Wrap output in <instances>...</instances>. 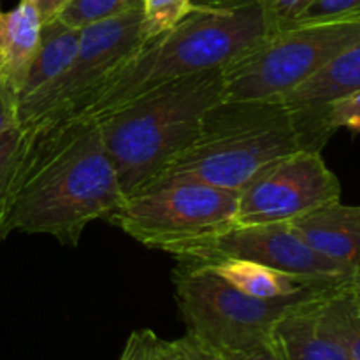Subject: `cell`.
<instances>
[{"instance_id": "obj_1", "label": "cell", "mask_w": 360, "mask_h": 360, "mask_svg": "<svg viewBox=\"0 0 360 360\" xmlns=\"http://www.w3.org/2000/svg\"><path fill=\"white\" fill-rule=\"evenodd\" d=\"M13 183L11 231L76 246L84 229L125 200L97 120L84 116L23 127Z\"/></svg>"}, {"instance_id": "obj_2", "label": "cell", "mask_w": 360, "mask_h": 360, "mask_svg": "<svg viewBox=\"0 0 360 360\" xmlns=\"http://www.w3.org/2000/svg\"><path fill=\"white\" fill-rule=\"evenodd\" d=\"M276 27L255 0L195 4L174 28L148 41L72 116L101 120L160 84L225 69Z\"/></svg>"}, {"instance_id": "obj_3", "label": "cell", "mask_w": 360, "mask_h": 360, "mask_svg": "<svg viewBox=\"0 0 360 360\" xmlns=\"http://www.w3.org/2000/svg\"><path fill=\"white\" fill-rule=\"evenodd\" d=\"M299 150L304 144L283 102L224 98L204 115L188 146L144 190L167 181H199L239 193Z\"/></svg>"}, {"instance_id": "obj_4", "label": "cell", "mask_w": 360, "mask_h": 360, "mask_svg": "<svg viewBox=\"0 0 360 360\" xmlns=\"http://www.w3.org/2000/svg\"><path fill=\"white\" fill-rule=\"evenodd\" d=\"M224 98V69H214L160 84L97 120L123 195L143 192Z\"/></svg>"}, {"instance_id": "obj_5", "label": "cell", "mask_w": 360, "mask_h": 360, "mask_svg": "<svg viewBox=\"0 0 360 360\" xmlns=\"http://www.w3.org/2000/svg\"><path fill=\"white\" fill-rule=\"evenodd\" d=\"M359 41L360 16L280 25L225 67V98L283 101L334 56Z\"/></svg>"}, {"instance_id": "obj_6", "label": "cell", "mask_w": 360, "mask_h": 360, "mask_svg": "<svg viewBox=\"0 0 360 360\" xmlns=\"http://www.w3.org/2000/svg\"><path fill=\"white\" fill-rule=\"evenodd\" d=\"M178 262L172 281L176 304L186 333L200 338L220 354L266 347L274 323L288 309L299 302L316 299L253 297L232 287L206 264Z\"/></svg>"}, {"instance_id": "obj_7", "label": "cell", "mask_w": 360, "mask_h": 360, "mask_svg": "<svg viewBox=\"0 0 360 360\" xmlns=\"http://www.w3.org/2000/svg\"><path fill=\"white\" fill-rule=\"evenodd\" d=\"M239 193L199 181H167L125 197L108 218L148 248L174 255L236 224Z\"/></svg>"}, {"instance_id": "obj_8", "label": "cell", "mask_w": 360, "mask_h": 360, "mask_svg": "<svg viewBox=\"0 0 360 360\" xmlns=\"http://www.w3.org/2000/svg\"><path fill=\"white\" fill-rule=\"evenodd\" d=\"M148 42L143 4L81 30L69 65L28 97L20 98V127L76 115L77 109Z\"/></svg>"}, {"instance_id": "obj_9", "label": "cell", "mask_w": 360, "mask_h": 360, "mask_svg": "<svg viewBox=\"0 0 360 360\" xmlns=\"http://www.w3.org/2000/svg\"><path fill=\"white\" fill-rule=\"evenodd\" d=\"M341 183L320 151L299 150L278 160L239 192L238 225L292 221L340 202Z\"/></svg>"}, {"instance_id": "obj_10", "label": "cell", "mask_w": 360, "mask_h": 360, "mask_svg": "<svg viewBox=\"0 0 360 360\" xmlns=\"http://www.w3.org/2000/svg\"><path fill=\"white\" fill-rule=\"evenodd\" d=\"M183 262L210 264L239 259L274 269L326 280H347L352 269L326 259L295 232L288 221L260 225L234 224L211 238L190 243L174 253Z\"/></svg>"}, {"instance_id": "obj_11", "label": "cell", "mask_w": 360, "mask_h": 360, "mask_svg": "<svg viewBox=\"0 0 360 360\" xmlns=\"http://www.w3.org/2000/svg\"><path fill=\"white\" fill-rule=\"evenodd\" d=\"M359 90L360 41L334 56L281 101L290 111L304 150L322 151L334 134L327 125V111L334 102Z\"/></svg>"}, {"instance_id": "obj_12", "label": "cell", "mask_w": 360, "mask_h": 360, "mask_svg": "<svg viewBox=\"0 0 360 360\" xmlns=\"http://www.w3.org/2000/svg\"><path fill=\"white\" fill-rule=\"evenodd\" d=\"M218 276L245 294L259 299L287 297H322L333 295L347 287L348 280H326V278L304 276L287 273L264 264L250 260L227 259L206 264Z\"/></svg>"}, {"instance_id": "obj_13", "label": "cell", "mask_w": 360, "mask_h": 360, "mask_svg": "<svg viewBox=\"0 0 360 360\" xmlns=\"http://www.w3.org/2000/svg\"><path fill=\"white\" fill-rule=\"evenodd\" d=\"M327 297L299 302L274 323L271 330L269 347L273 348L278 359L348 360L343 347L338 343V340L323 322L322 304Z\"/></svg>"}, {"instance_id": "obj_14", "label": "cell", "mask_w": 360, "mask_h": 360, "mask_svg": "<svg viewBox=\"0 0 360 360\" xmlns=\"http://www.w3.org/2000/svg\"><path fill=\"white\" fill-rule=\"evenodd\" d=\"M315 252L345 267L360 262V206L333 202L288 221Z\"/></svg>"}, {"instance_id": "obj_15", "label": "cell", "mask_w": 360, "mask_h": 360, "mask_svg": "<svg viewBox=\"0 0 360 360\" xmlns=\"http://www.w3.org/2000/svg\"><path fill=\"white\" fill-rule=\"evenodd\" d=\"M42 21L30 0H20L16 7H0V77L20 94L28 67L37 51Z\"/></svg>"}, {"instance_id": "obj_16", "label": "cell", "mask_w": 360, "mask_h": 360, "mask_svg": "<svg viewBox=\"0 0 360 360\" xmlns=\"http://www.w3.org/2000/svg\"><path fill=\"white\" fill-rule=\"evenodd\" d=\"M79 37V28L69 27L58 18L42 23L37 51L28 67L25 83L18 94V101L32 95L63 72L76 53Z\"/></svg>"}, {"instance_id": "obj_17", "label": "cell", "mask_w": 360, "mask_h": 360, "mask_svg": "<svg viewBox=\"0 0 360 360\" xmlns=\"http://www.w3.org/2000/svg\"><path fill=\"white\" fill-rule=\"evenodd\" d=\"M347 287L323 301L322 316L348 360H360V313L348 299Z\"/></svg>"}, {"instance_id": "obj_18", "label": "cell", "mask_w": 360, "mask_h": 360, "mask_svg": "<svg viewBox=\"0 0 360 360\" xmlns=\"http://www.w3.org/2000/svg\"><path fill=\"white\" fill-rule=\"evenodd\" d=\"M23 127L0 136V243L11 234V206H13V183L23 146Z\"/></svg>"}, {"instance_id": "obj_19", "label": "cell", "mask_w": 360, "mask_h": 360, "mask_svg": "<svg viewBox=\"0 0 360 360\" xmlns=\"http://www.w3.org/2000/svg\"><path fill=\"white\" fill-rule=\"evenodd\" d=\"M137 6H141V0H69L56 18L69 27L83 30L90 25L120 16Z\"/></svg>"}, {"instance_id": "obj_20", "label": "cell", "mask_w": 360, "mask_h": 360, "mask_svg": "<svg viewBox=\"0 0 360 360\" xmlns=\"http://www.w3.org/2000/svg\"><path fill=\"white\" fill-rule=\"evenodd\" d=\"M141 4L148 41L174 28L195 6L193 0H141Z\"/></svg>"}, {"instance_id": "obj_21", "label": "cell", "mask_w": 360, "mask_h": 360, "mask_svg": "<svg viewBox=\"0 0 360 360\" xmlns=\"http://www.w3.org/2000/svg\"><path fill=\"white\" fill-rule=\"evenodd\" d=\"M160 350L164 360H224L217 348L190 333L172 341L160 340Z\"/></svg>"}, {"instance_id": "obj_22", "label": "cell", "mask_w": 360, "mask_h": 360, "mask_svg": "<svg viewBox=\"0 0 360 360\" xmlns=\"http://www.w3.org/2000/svg\"><path fill=\"white\" fill-rule=\"evenodd\" d=\"M360 16V0H315L290 23L334 21Z\"/></svg>"}, {"instance_id": "obj_23", "label": "cell", "mask_w": 360, "mask_h": 360, "mask_svg": "<svg viewBox=\"0 0 360 360\" xmlns=\"http://www.w3.org/2000/svg\"><path fill=\"white\" fill-rule=\"evenodd\" d=\"M327 125L333 132L338 129H348L352 132H360V90L348 97L340 98L329 108L326 115Z\"/></svg>"}, {"instance_id": "obj_24", "label": "cell", "mask_w": 360, "mask_h": 360, "mask_svg": "<svg viewBox=\"0 0 360 360\" xmlns=\"http://www.w3.org/2000/svg\"><path fill=\"white\" fill-rule=\"evenodd\" d=\"M267 14L274 20V23L287 25L294 21L302 11L311 6L315 0H255Z\"/></svg>"}, {"instance_id": "obj_25", "label": "cell", "mask_w": 360, "mask_h": 360, "mask_svg": "<svg viewBox=\"0 0 360 360\" xmlns=\"http://www.w3.org/2000/svg\"><path fill=\"white\" fill-rule=\"evenodd\" d=\"M18 105V91L4 77H0V136L20 127Z\"/></svg>"}, {"instance_id": "obj_26", "label": "cell", "mask_w": 360, "mask_h": 360, "mask_svg": "<svg viewBox=\"0 0 360 360\" xmlns=\"http://www.w3.org/2000/svg\"><path fill=\"white\" fill-rule=\"evenodd\" d=\"M157 338V334L148 329L134 330L127 340L120 360H150Z\"/></svg>"}, {"instance_id": "obj_27", "label": "cell", "mask_w": 360, "mask_h": 360, "mask_svg": "<svg viewBox=\"0 0 360 360\" xmlns=\"http://www.w3.org/2000/svg\"><path fill=\"white\" fill-rule=\"evenodd\" d=\"M30 2L34 4L42 23H46L49 20H55L69 0H30Z\"/></svg>"}, {"instance_id": "obj_28", "label": "cell", "mask_w": 360, "mask_h": 360, "mask_svg": "<svg viewBox=\"0 0 360 360\" xmlns=\"http://www.w3.org/2000/svg\"><path fill=\"white\" fill-rule=\"evenodd\" d=\"M221 355H224V360H280L269 345H266V347H259L255 348V350L234 352V354H221Z\"/></svg>"}, {"instance_id": "obj_29", "label": "cell", "mask_w": 360, "mask_h": 360, "mask_svg": "<svg viewBox=\"0 0 360 360\" xmlns=\"http://www.w3.org/2000/svg\"><path fill=\"white\" fill-rule=\"evenodd\" d=\"M347 294H348V299H350V302L354 304V308L360 313V262L352 267Z\"/></svg>"}, {"instance_id": "obj_30", "label": "cell", "mask_w": 360, "mask_h": 360, "mask_svg": "<svg viewBox=\"0 0 360 360\" xmlns=\"http://www.w3.org/2000/svg\"><path fill=\"white\" fill-rule=\"evenodd\" d=\"M150 360H164V357H162V350H160V338H157V343H155Z\"/></svg>"}, {"instance_id": "obj_31", "label": "cell", "mask_w": 360, "mask_h": 360, "mask_svg": "<svg viewBox=\"0 0 360 360\" xmlns=\"http://www.w3.org/2000/svg\"><path fill=\"white\" fill-rule=\"evenodd\" d=\"M227 2V0H193V4H220Z\"/></svg>"}]
</instances>
